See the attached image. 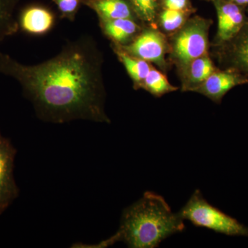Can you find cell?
<instances>
[{
  "label": "cell",
  "mask_w": 248,
  "mask_h": 248,
  "mask_svg": "<svg viewBox=\"0 0 248 248\" xmlns=\"http://www.w3.org/2000/svg\"><path fill=\"white\" fill-rule=\"evenodd\" d=\"M248 84L247 78L237 72L217 68L194 92L203 94L213 102L220 104L231 90L236 86Z\"/></svg>",
  "instance_id": "cell-9"
},
{
  "label": "cell",
  "mask_w": 248,
  "mask_h": 248,
  "mask_svg": "<svg viewBox=\"0 0 248 248\" xmlns=\"http://www.w3.org/2000/svg\"><path fill=\"white\" fill-rule=\"evenodd\" d=\"M248 18L241 30L229 40L211 46L212 58L218 68L232 70L248 79Z\"/></svg>",
  "instance_id": "cell-6"
},
{
  "label": "cell",
  "mask_w": 248,
  "mask_h": 248,
  "mask_svg": "<svg viewBox=\"0 0 248 248\" xmlns=\"http://www.w3.org/2000/svg\"><path fill=\"white\" fill-rule=\"evenodd\" d=\"M91 6L100 19H135L136 16L126 0H95Z\"/></svg>",
  "instance_id": "cell-14"
},
{
  "label": "cell",
  "mask_w": 248,
  "mask_h": 248,
  "mask_svg": "<svg viewBox=\"0 0 248 248\" xmlns=\"http://www.w3.org/2000/svg\"><path fill=\"white\" fill-rule=\"evenodd\" d=\"M216 9L218 27L211 46H217L234 37L244 25L248 18V7L228 0H213Z\"/></svg>",
  "instance_id": "cell-7"
},
{
  "label": "cell",
  "mask_w": 248,
  "mask_h": 248,
  "mask_svg": "<svg viewBox=\"0 0 248 248\" xmlns=\"http://www.w3.org/2000/svg\"><path fill=\"white\" fill-rule=\"evenodd\" d=\"M228 1L239 5V6H246V7L248 6V0H228Z\"/></svg>",
  "instance_id": "cell-21"
},
{
  "label": "cell",
  "mask_w": 248,
  "mask_h": 248,
  "mask_svg": "<svg viewBox=\"0 0 248 248\" xmlns=\"http://www.w3.org/2000/svg\"><path fill=\"white\" fill-rule=\"evenodd\" d=\"M16 151L9 139L0 132V215L6 211L19 195L14 176Z\"/></svg>",
  "instance_id": "cell-8"
},
{
  "label": "cell",
  "mask_w": 248,
  "mask_h": 248,
  "mask_svg": "<svg viewBox=\"0 0 248 248\" xmlns=\"http://www.w3.org/2000/svg\"><path fill=\"white\" fill-rule=\"evenodd\" d=\"M58 5V9L62 13V17L73 20L76 16L80 0H53Z\"/></svg>",
  "instance_id": "cell-19"
},
{
  "label": "cell",
  "mask_w": 248,
  "mask_h": 248,
  "mask_svg": "<svg viewBox=\"0 0 248 248\" xmlns=\"http://www.w3.org/2000/svg\"><path fill=\"white\" fill-rule=\"evenodd\" d=\"M100 23L104 34L120 46L128 45L143 30L136 19L130 18L100 19Z\"/></svg>",
  "instance_id": "cell-12"
},
{
  "label": "cell",
  "mask_w": 248,
  "mask_h": 248,
  "mask_svg": "<svg viewBox=\"0 0 248 248\" xmlns=\"http://www.w3.org/2000/svg\"><path fill=\"white\" fill-rule=\"evenodd\" d=\"M205 1H211V2H212V1H213V0H205Z\"/></svg>",
  "instance_id": "cell-22"
},
{
  "label": "cell",
  "mask_w": 248,
  "mask_h": 248,
  "mask_svg": "<svg viewBox=\"0 0 248 248\" xmlns=\"http://www.w3.org/2000/svg\"><path fill=\"white\" fill-rule=\"evenodd\" d=\"M17 2L18 0H0V45L19 31V24L14 16Z\"/></svg>",
  "instance_id": "cell-15"
},
{
  "label": "cell",
  "mask_w": 248,
  "mask_h": 248,
  "mask_svg": "<svg viewBox=\"0 0 248 248\" xmlns=\"http://www.w3.org/2000/svg\"><path fill=\"white\" fill-rule=\"evenodd\" d=\"M119 46L129 55L155 63L162 71L169 68L168 37L158 29L149 27L143 29L128 45Z\"/></svg>",
  "instance_id": "cell-5"
},
{
  "label": "cell",
  "mask_w": 248,
  "mask_h": 248,
  "mask_svg": "<svg viewBox=\"0 0 248 248\" xmlns=\"http://www.w3.org/2000/svg\"><path fill=\"white\" fill-rule=\"evenodd\" d=\"M19 29L33 35H41L51 30L55 17L49 10L40 6H30L23 10L18 19Z\"/></svg>",
  "instance_id": "cell-11"
},
{
  "label": "cell",
  "mask_w": 248,
  "mask_h": 248,
  "mask_svg": "<svg viewBox=\"0 0 248 248\" xmlns=\"http://www.w3.org/2000/svg\"><path fill=\"white\" fill-rule=\"evenodd\" d=\"M159 8L186 11L194 14L195 9L191 4L190 0H159Z\"/></svg>",
  "instance_id": "cell-20"
},
{
  "label": "cell",
  "mask_w": 248,
  "mask_h": 248,
  "mask_svg": "<svg viewBox=\"0 0 248 248\" xmlns=\"http://www.w3.org/2000/svg\"><path fill=\"white\" fill-rule=\"evenodd\" d=\"M217 68L209 53L195 59L178 70L183 92H194Z\"/></svg>",
  "instance_id": "cell-10"
},
{
  "label": "cell",
  "mask_w": 248,
  "mask_h": 248,
  "mask_svg": "<svg viewBox=\"0 0 248 248\" xmlns=\"http://www.w3.org/2000/svg\"><path fill=\"white\" fill-rule=\"evenodd\" d=\"M184 229V220L179 213H173L161 195L146 192L124 210L119 231L100 246L106 247L122 241L129 248H155Z\"/></svg>",
  "instance_id": "cell-2"
},
{
  "label": "cell",
  "mask_w": 248,
  "mask_h": 248,
  "mask_svg": "<svg viewBox=\"0 0 248 248\" xmlns=\"http://www.w3.org/2000/svg\"><path fill=\"white\" fill-rule=\"evenodd\" d=\"M141 89L157 97L178 90L177 87L169 82L164 73L154 68H152L148 73Z\"/></svg>",
  "instance_id": "cell-17"
},
{
  "label": "cell",
  "mask_w": 248,
  "mask_h": 248,
  "mask_svg": "<svg viewBox=\"0 0 248 248\" xmlns=\"http://www.w3.org/2000/svg\"><path fill=\"white\" fill-rule=\"evenodd\" d=\"M103 62L94 40L83 37L38 64H23L0 53V73L17 80L37 117L45 122L81 120L109 124Z\"/></svg>",
  "instance_id": "cell-1"
},
{
  "label": "cell",
  "mask_w": 248,
  "mask_h": 248,
  "mask_svg": "<svg viewBox=\"0 0 248 248\" xmlns=\"http://www.w3.org/2000/svg\"><path fill=\"white\" fill-rule=\"evenodd\" d=\"M179 214L196 226L228 236H248V227L209 203L200 190L194 192Z\"/></svg>",
  "instance_id": "cell-4"
},
{
  "label": "cell",
  "mask_w": 248,
  "mask_h": 248,
  "mask_svg": "<svg viewBox=\"0 0 248 248\" xmlns=\"http://www.w3.org/2000/svg\"><path fill=\"white\" fill-rule=\"evenodd\" d=\"M135 16L149 27L157 29L156 17L159 10V0H130Z\"/></svg>",
  "instance_id": "cell-18"
},
{
  "label": "cell",
  "mask_w": 248,
  "mask_h": 248,
  "mask_svg": "<svg viewBox=\"0 0 248 248\" xmlns=\"http://www.w3.org/2000/svg\"><path fill=\"white\" fill-rule=\"evenodd\" d=\"M192 13L186 11H174L159 8L156 17V27L165 35H170L179 30L185 24L186 21L191 17Z\"/></svg>",
  "instance_id": "cell-16"
},
{
  "label": "cell",
  "mask_w": 248,
  "mask_h": 248,
  "mask_svg": "<svg viewBox=\"0 0 248 248\" xmlns=\"http://www.w3.org/2000/svg\"><path fill=\"white\" fill-rule=\"evenodd\" d=\"M112 48L119 60L125 67L129 76L133 80L135 89H141L143 81L153 68L151 63L129 55L116 44L113 43Z\"/></svg>",
  "instance_id": "cell-13"
},
{
  "label": "cell",
  "mask_w": 248,
  "mask_h": 248,
  "mask_svg": "<svg viewBox=\"0 0 248 248\" xmlns=\"http://www.w3.org/2000/svg\"><path fill=\"white\" fill-rule=\"evenodd\" d=\"M211 19L195 16L190 17L179 30L168 37L170 63L181 69L196 58L209 54V31Z\"/></svg>",
  "instance_id": "cell-3"
}]
</instances>
